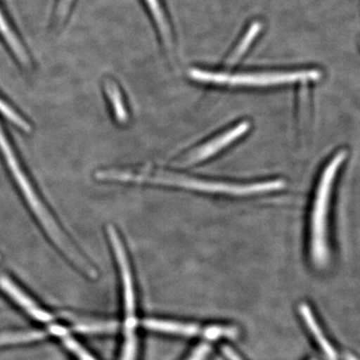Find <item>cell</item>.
I'll return each instance as SVG.
<instances>
[{"label":"cell","mask_w":360,"mask_h":360,"mask_svg":"<svg viewBox=\"0 0 360 360\" xmlns=\"http://www.w3.org/2000/svg\"><path fill=\"white\" fill-rule=\"evenodd\" d=\"M347 151H340L330 160L322 172L321 179L315 194L311 219H310V257L317 269H323L328 264V213L330 201L331 189L335 175L343 161L347 158Z\"/></svg>","instance_id":"3"},{"label":"cell","mask_w":360,"mask_h":360,"mask_svg":"<svg viewBox=\"0 0 360 360\" xmlns=\"http://www.w3.org/2000/svg\"><path fill=\"white\" fill-rule=\"evenodd\" d=\"M0 148H1L2 153H4L7 165L11 167L14 179H16L21 191L25 194L27 202L30 203V205L32 206V210L37 214V217H39L40 221L42 222L45 231L49 234L52 240L58 246L59 250L63 251L66 257L70 258L71 262L77 265L78 269H82L87 276L96 277V270L82 257V253L78 252L75 245H71L70 241L68 240V238H66L63 231H61V229H59L58 224L52 219L51 213L47 212L45 206L42 205L41 201L37 198L32 186H30V181L26 179L22 169H21L20 165H18L13 149H11V146H9L8 142L6 141V136H4V132H2L1 127H0Z\"/></svg>","instance_id":"2"},{"label":"cell","mask_w":360,"mask_h":360,"mask_svg":"<svg viewBox=\"0 0 360 360\" xmlns=\"http://www.w3.org/2000/svg\"><path fill=\"white\" fill-rule=\"evenodd\" d=\"M0 112L4 113L7 118H9L11 122L15 123V124L18 125V127H20V129L26 130V131L30 130V125H28L27 123H26L25 120L18 115V113L14 112V111L2 101H0Z\"/></svg>","instance_id":"18"},{"label":"cell","mask_w":360,"mask_h":360,"mask_svg":"<svg viewBox=\"0 0 360 360\" xmlns=\"http://www.w3.org/2000/svg\"><path fill=\"white\" fill-rule=\"evenodd\" d=\"M0 32H1L2 37H4V39L6 40L9 46L11 47L14 53L18 56V58H20L22 63H25L26 59H27L26 58L25 52L23 51L22 47H21L18 37H15V35L13 34V30H11V28L9 27L8 25H7L6 18H4L1 11H0Z\"/></svg>","instance_id":"13"},{"label":"cell","mask_w":360,"mask_h":360,"mask_svg":"<svg viewBox=\"0 0 360 360\" xmlns=\"http://www.w3.org/2000/svg\"><path fill=\"white\" fill-rule=\"evenodd\" d=\"M96 177L98 179L113 180V181L150 182V184L182 187V188L206 191V193L231 194V195H252V194L279 191L285 186V182L278 179L248 184V186H238V184H225V182L206 181V180L191 179L182 175L148 169L141 172L105 170V172H97Z\"/></svg>","instance_id":"1"},{"label":"cell","mask_w":360,"mask_h":360,"mask_svg":"<svg viewBox=\"0 0 360 360\" xmlns=\"http://www.w3.org/2000/svg\"><path fill=\"white\" fill-rule=\"evenodd\" d=\"M300 314L305 326H307V330L309 331L315 342L321 348L324 359L326 360H341L340 352L336 349L333 342L329 340L328 335L324 333L309 305L307 303H302L300 305Z\"/></svg>","instance_id":"7"},{"label":"cell","mask_w":360,"mask_h":360,"mask_svg":"<svg viewBox=\"0 0 360 360\" xmlns=\"http://www.w3.org/2000/svg\"><path fill=\"white\" fill-rule=\"evenodd\" d=\"M188 75L196 82L213 84L232 85V86H271V85L311 82V80L319 79L321 77V73L319 70L227 75V73H214L200 70H191Z\"/></svg>","instance_id":"4"},{"label":"cell","mask_w":360,"mask_h":360,"mask_svg":"<svg viewBox=\"0 0 360 360\" xmlns=\"http://www.w3.org/2000/svg\"><path fill=\"white\" fill-rule=\"evenodd\" d=\"M63 342H65V347H68L71 352L77 355L78 359L96 360L86 349H84L77 340H73V338H70V336L68 335L63 338Z\"/></svg>","instance_id":"17"},{"label":"cell","mask_w":360,"mask_h":360,"mask_svg":"<svg viewBox=\"0 0 360 360\" xmlns=\"http://www.w3.org/2000/svg\"><path fill=\"white\" fill-rule=\"evenodd\" d=\"M117 329L115 321L96 322V323L82 324L73 328V330L82 333H113Z\"/></svg>","instance_id":"15"},{"label":"cell","mask_w":360,"mask_h":360,"mask_svg":"<svg viewBox=\"0 0 360 360\" xmlns=\"http://www.w3.org/2000/svg\"><path fill=\"white\" fill-rule=\"evenodd\" d=\"M142 326L148 330L167 335L184 336V338H205V326L189 322L165 321V319H148L142 321Z\"/></svg>","instance_id":"9"},{"label":"cell","mask_w":360,"mask_h":360,"mask_svg":"<svg viewBox=\"0 0 360 360\" xmlns=\"http://www.w3.org/2000/svg\"><path fill=\"white\" fill-rule=\"evenodd\" d=\"M262 30V23L255 22L250 26L248 32H246L241 44L236 47V51L232 54L231 59L229 60V65H236V63L243 58V54L248 51V47L252 44L253 40L257 37L258 33Z\"/></svg>","instance_id":"11"},{"label":"cell","mask_w":360,"mask_h":360,"mask_svg":"<svg viewBox=\"0 0 360 360\" xmlns=\"http://www.w3.org/2000/svg\"><path fill=\"white\" fill-rule=\"evenodd\" d=\"M0 290L6 292L14 302L18 303V307L25 310L26 314H30L35 321L44 322V323L53 321V316L49 312L45 311L44 309L39 307L8 277L0 276Z\"/></svg>","instance_id":"8"},{"label":"cell","mask_w":360,"mask_h":360,"mask_svg":"<svg viewBox=\"0 0 360 360\" xmlns=\"http://www.w3.org/2000/svg\"><path fill=\"white\" fill-rule=\"evenodd\" d=\"M311 360H315V359H311Z\"/></svg>","instance_id":"22"},{"label":"cell","mask_w":360,"mask_h":360,"mask_svg":"<svg viewBox=\"0 0 360 360\" xmlns=\"http://www.w3.org/2000/svg\"><path fill=\"white\" fill-rule=\"evenodd\" d=\"M238 335V328L231 326H205V338L206 340L214 341L221 338H236Z\"/></svg>","instance_id":"14"},{"label":"cell","mask_w":360,"mask_h":360,"mask_svg":"<svg viewBox=\"0 0 360 360\" xmlns=\"http://www.w3.org/2000/svg\"><path fill=\"white\" fill-rule=\"evenodd\" d=\"M45 338H46V333L39 330L14 331V333H0V347L18 345V343L32 342V341L44 340Z\"/></svg>","instance_id":"10"},{"label":"cell","mask_w":360,"mask_h":360,"mask_svg":"<svg viewBox=\"0 0 360 360\" xmlns=\"http://www.w3.org/2000/svg\"><path fill=\"white\" fill-rule=\"evenodd\" d=\"M341 360H360L359 357L355 356L354 354H350V352H345V354L341 356Z\"/></svg>","instance_id":"21"},{"label":"cell","mask_w":360,"mask_h":360,"mask_svg":"<svg viewBox=\"0 0 360 360\" xmlns=\"http://www.w3.org/2000/svg\"><path fill=\"white\" fill-rule=\"evenodd\" d=\"M250 123L243 122L238 123L233 129H229V131L220 135L217 139H212V141L207 142L205 146L198 148L191 153V155L187 156L182 165H194L196 163H200L201 161L205 160L206 158H210V156L214 155L215 153H219L222 148H226L227 146L231 142L236 141L239 137L243 136L246 132L250 130Z\"/></svg>","instance_id":"6"},{"label":"cell","mask_w":360,"mask_h":360,"mask_svg":"<svg viewBox=\"0 0 360 360\" xmlns=\"http://www.w3.org/2000/svg\"><path fill=\"white\" fill-rule=\"evenodd\" d=\"M222 352H224V354L226 356V359L229 360H243L239 357V355L234 352L232 348L229 347H224L222 348Z\"/></svg>","instance_id":"20"},{"label":"cell","mask_w":360,"mask_h":360,"mask_svg":"<svg viewBox=\"0 0 360 360\" xmlns=\"http://www.w3.org/2000/svg\"><path fill=\"white\" fill-rule=\"evenodd\" d=\"M146 4L150 8L151 13H153L156 23H158V27L160 28L165 41H169V30H168L167 23H165V16H163L158 0H146Z\"/></svg>","instance_id":"16"},{"label":"cell","mask_w":360,"mask_h":360,"mask_svg":"<svg viewBox=\"0 0 360 360\" xmlns=\"http://www.w3.org/2000/svg\"><path fill=\"white\" fill-rule=\"evenodd\" d=\"M111 245L115 250L116 260L120 269L122 279L123 302H124V343L122 352L125 354H135L137 352L136 326L137 319L135 315V292L134 279L130 270L129 259L117 232L113 227H108Z\"/></svg>","instance_id":"5"},{"label":"cell","mask_w":360,"mask_h":360,"mask_svg":"<svg viewBox=\"0 0 360 360\" xmlns=\"http://www.w3.org/2000/svg\"><path fill=\"white\" fill-rule=\"evenodd\" d=\"M105 89L111 103H112L116 117H117V120H120V122H125L127 118V110H125L122 94H120L117 85H116L115 82L108 80V82H106Z\"/></svg>","instance_id":"12"},{"label":"cell","mask_w":360,"mask_h":360,"mask_svg":"<svg viewBox=\"0 0 360 360\" xmlns=\"http://www.w3.org/2000/svg\"><path fill=\"white\" fill-rule=\"evenodd\" d=\"M210 352V347L207 343H202L198 345L195 349L193 350V354L189 355L188 359L186 360H205Z\"/></svg>","instance_id":"19"}]
</instances>
